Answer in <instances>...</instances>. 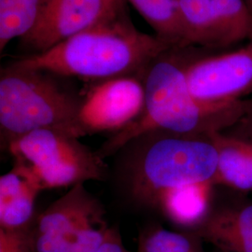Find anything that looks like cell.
<instances>
[{
    "mask_svg": "<svg viewBox=\"0 0 252 252\" xmlns=\"http://www.w3.org/2000/svg\"><path fill=\"white\" fill-rule=\"evenodd\" d=\"M192 233L222 252H252V201L231 198L215 207Z\"/></svg>",
    "mask_w": 252,
    "mask_h": 252,
    "instance_id": "11",
    "label": "cell"
},
{
    "mask_svg": "<svg viewBox=\"0 0 252 252\" xmlns=\"http://www.w3.org/2000/svg\"><path fill=\"white\" fill-rule=\"evenodd\" d=\"M126 0H42L34 24L20 38L32 54H42L126 6Z\"/></svg>",
    "mask_w": 252,
    "mask_h": 252,
    "instance_id": "7",
    "label": "cell"
},
{
    "mask_svg": "<svg viewBox=\"0 0 252 252\" xmlns=\"http://www.w3.org/2000/svg\"><path fill=\"white\" fill-rule=\"evenodd\" d=\"M0 252H33L27 230L0 229Z\"/></svg>",
    "mask_w": 252,
    "mask_h": 252,
    "instance_id": "18",
    "label": "cell"
},
{
    "mask_svg": "<svg viewBox=\"0 0 252 252\" xmlns=\"http://www.w3.org/2000/svg\"><path fill=\"white\" fill-rule=\"evenodd\" d=\"M63 77L14 65L0 77V135L6 149L38 129H59L84 136L79 114L82 95L61 81Z\"/></svg>",
    "mask_w": 252,
    "mask_h": 252,
    "instance_id": "4",
    "label": "cell"
},
{
    "mask_svg": "<svg viewBox=\"0 0 252 252\" xmlns=\"http://www.w3.org/2000/svg\"><path fill=\"white\" fill-rule=\"evenodd\" d=\"M170 49L156 35L137 30L126 5L45 53L30 54L12 63L94 83L142 75L153 60Z\"/></svg>",
    "mask_w": 252,
    "mask_h": 252,
    "instance_id": "2",
    "label": "cell"
},
{
    "mask_svg": "<svg viewBox=\"0 0 252 252\" xmlns=\"http://www.w3.org/2000/svg\"><path fill=\"white\" fill-rule=\"evenodd\" d=\"M246 2H247V4L249 5V7H250V9H251L252 12V0H246Z\"/></svg>",
    "mask_w": 252,
    "mask_h": 252,
    "instance_id": "21",
    "label": "cell"
},
{
    "mask_svg": "<svg viewBox=\"0 0 252 252\" xmlns=\"http://www.w3.org/2000/svg\"><path fill=\"white\" fill-rule=\"evenodd\" d=\"M202 239L192 232L179 233L161 226L145 229L138 240L137 252H197Z\"/></svg>",
    "mask_w": 252,
    "mask_h": 252,
    "instance_id": "17",
    "label": "cell"
},
{
    "mask_svg": "<svg viewBox=\"0 0 252 252\" xmlns=\"http://www.w3.org/2000/svg\"><path fill=\"white\" fill-rule=\"evenodd\" d=\"M119 152V184L138 207L158 210L169 192L212 184L216 175L218 151L209 135L152 131L132 139Z\"/></svg>",
    "mask_w": 252,
    "mask_h": 252,
    "instance_id": "3",
    "label": "cell"
},
{
    "mask_svg": "<svg viewBox=\"0 0 252 252\" xmlns=\"http://www.w3.org/2000/svg\"><path fill=\"white\" fill-rule=\"evenodd\" d=\"M226 131L252 141V98H251L250 106L243 117Z\"/></svg>",
    "mask_w": 252,
    "mask_h": 252,
    "instance_id": "20",
    "label": "cell"
},
{
    "mask_svg": "<svg viewBox=\"0 0 252 252\" xmlns=\"http://www.w3.org/2000/svg\"><path fill=\"white\" fill-rule=\"evenodd\" d=\"M96 252H130L124 245L121 234L115 227H108L106 237Z\"/></svg>",
    "mask_w": 252,
    "mask_h": 252,
    "instance_id": "19",
    "label": "cell"
},
{
    "mask_svg": "<svg viewBox=\"0 0 252 252\" xmlns=\"http://www.w3.org/2000/svg\"><path fill=\"white\" fill-rule=\"evenodd\" d=\"M42 189L34 173L15 162L0 178V229L27 230L36 218V199Z\"/></svg>",
    "mask_w": 252,
    "mask_h": 252,
    "instance_id": "12",
    "label": "cell"
},
{
    "mask_svg": "<svg viewBox=\"0 0 252 252\" xmlns=\"http://www.w3.org/2000/svg\"><path fill=\"white\" fill-rule=\"evenodd\" d=\"M218 151L213 185L239 191L252 190V141L228 131L209 135Z\"/></svg>",
    "mask_w": 252,
    "mask_h": 252,
    "instance_id": "13",
    "label": "cell"
},
{
    "mask_svg": "<svg viewBox=\"0 0 252 252\" xmlns=\"http://www.w3.org/2000/svg\"><path fill=\"white\" fill-rule=\"evenodd\" d=\"M212 184H198L173 190L162 199L159 209L177 225L193 231L207 215Z\"/></svg>",
    "mask_w": 252,
    "mask_h": 252,
    "instance_id": "14",
    "label": "cell"
},
{
    "mask_svg": "<svg viewBox=\"0 0 252 252\" xmlns=\"http://www.w3.org/2000/svg\"><path fill=\"white\" fill-rule=\"evenodd\" d=\"M42 0H0V50L21 38L34 24Z\"/></svg>",
    "mask_w": 252,
    "mask_h": 252,
    "instance_id": "16",
    "label": "cell"
},
{
    "mask_svg": "<svg viewBox=\"0 0 252 252\" xmlns=\"http://www.w3.org/2000/svg\"><path fill=\"white\" fill-rule=\"evenodd\" d=\"M105 209L84 187L73 186L36 216L27 229L33 252H68L69 244L83 226L104 220Z\"/></svg>",
    "mask_w": 252,
    "mask_h": 252,
    "instance_id": "10",
    "label": "cell"
},
{
    "mask_svg": "<svg viewBox=\"0 0 252 252\" xmlns=\"http://www.w3.org/2000/svg\"><path fill=\"white\" fill-rule=\"evenodd\" d=\"M133 5L155 35L173 48H189L181 25L178 0H126Z\"/></svg>",
    "mask_w": 252,
    "mask_h": 252,
    "instance_id": "15",
    "label": "cell"
},
{
    "mask_svg": "<svg viewBox=\"0 0 252 252\" xmlns=\"http://www.w3.org/2000/svg\"><path fill=\"white\" fill-rule=\"evenodd\" d=\"M144 103L142 75L94 82L82 95L79 122L86 135L116 134L141 115Z\"/></svg>",
    "mask_w": 252,
    "mask_h": 252,
    "instance_id": "9",
    "label": "cell"
},
{
    "mask_svg": "<svg viewBox=\"0 0 252 252\" xmlns=\"http://www.w3.org/2000/svg\"><path fill=\"white\" fill-rule=\"evenodd\" d=\"M203 252V250H201V251H199V252Z\"/></svg>",
    "mask_w": 252,
    "mask_h": 252,
    "instance_id": "22",
    "label": "cell"
},
{
    "mask_svg": "<svg viewBox=\"0 0 252 252\" xmlns=\"http://www.w3.org/2000/svg\"><path fill=\"white\" fill-rule=\"evenodd\" d=\"M79 138L59 129H38L10 142L6 151L34 173L43 189L105 180L108 166L104 158Z\"/></svg>",
    "mask_w": 252,
    "mask_h": 252,
    "instance_id": "5",
    "label": "cell"
},
{
    "mask_svg": "<svg viewBox=\"0 0 252 252\" xmlns=\"http://www.w3.org/2000/svg\"><path fill=\"white\" fill-rule=\"evenodd\" d=\"M189 47L225 49L252 40V12L246 0H178Z\"/></svg>",
    "mask_w": 252,
    "mask_h": 252,
    "instance_id": "6",
    "label": "cell"
},
{
    "mask_svg": "<svg viewBox=\"0 0 252 252\" xmlns=\"http://www.w3.org/2000/svg\"><path fill=\"white\" fill-rule=\"evenodd\" d=\"M185 75L191 94L201 102L248 99L252 95V40L233 52L190 56Z\"/></svg>",
    "mask_w": 252,
    "mask_h": 252,
    "instance_id": "8",
    "label": "cell"
},
{
    "mask_svg": "<svg viewBox=\"0 0 252 252\" xmlns=\"http://www.w3.org/2000/svg\"><path fill=\"white\" fill-rule=\"evenodd\" d=\"M189 48L167 50L147 67L142 74L143 111L134 123L110 136L97 152L102 158L118 153L129 141L148 132L210 135L230 129L243 117L251 98L207 104L191 94L185 75Z\"/></svg>",
    "mask_w": 252,
    "mask_h": 252,
    "instance_id": "1",
    "label": "cell"
}]
</instances>
